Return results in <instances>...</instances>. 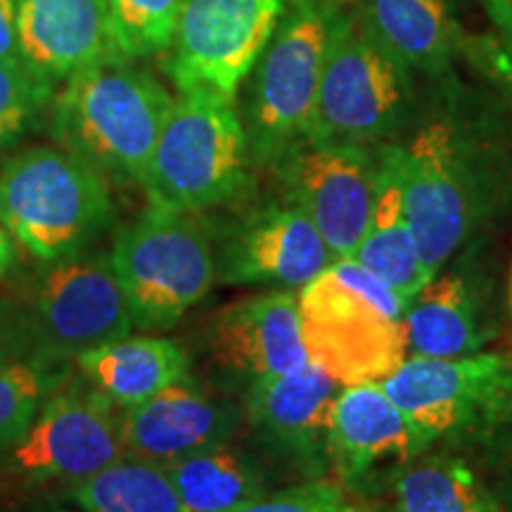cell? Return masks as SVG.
Returning <instances> with one entry per match:
<instances>
[{
    "mask_svg": "<svg viewBox=\"0 0 512 512\" xmlns=\"http://www.w3.org/2000/svg\"><path fill=\"white\" fill-rule=\"evenodd\" d=\"M332 12L318 0H287L271 41L252 67L245 131L259 164H273L311 136Z\"/></svg>",
    "mask_w": 512,
    "mask_h": 512,
    "instance_id": "8992f818",
    "label": "cell"
},
{
    "mask_svg": "<svg viewBox=\"0 0 512 512\" xmlns=\"http://www.w3.org/2000/svg\"><path fill=\"white\" fill-rule=\"evenodd\" d=\"M427 448L380 382L342 387L330 422V465L339 484L356 489L368 475L406 463Z\"/></svg>",
    "mask_w": 512,
    "mask_h": 512,
    "instance_id": "ac0fdd59",
    "label": "cell"
},
{
    "mask_svg": "<svg viewBox=\"0 0 512 512\" xmlns=\"http://www.w3.org/2000/svg\"><path fill=\"white\" fill-rule=\"evenodd\" d=\"M83 380L114 406H138L190 375L188 354L166 337H124L76 358Z\"/></svg>",
    "mask_w": 512,
    "mask_h": 512,
    "instance_id": "ffe728a7",
    "label": "cell"
},
{
    "mask_svg": "<svg viewBox=\"0 0 512 512\" xmlns=\"http://www.w3.org/2000/svg\"><path fill=\"white\" fill-rule=\"evenodd\" d=\"M370 512H503L477 472L451 456H415L392 467Z\"/></svg>",
    "mask_w": 512,
    "mask_h": 512,
    "instance_id": "603a6c76",
    "label": "cell"
},
{
    "mask_svg": "<svg viewBox=\"0 0 512 512\" xmlns=\"http://www.w3.org/2000/svg\"><path fill=\"white\" fill-rule=\"evenodd\" d=\"M240 512H370V503L361 491L349 486L330 479H311L275 494H264Z\"/></svg>",
    "mask_w": 512,
    "mask_h": 512,
    "instance_id": "f546056e",
    "label": "cell"
},
{
    "mask_svg": "<svg viewBox=\"0 0 512 512\" xmlns=\"http://www.w3.org/2000/svg\"><path fill=\"white\" fill-rule=\"evenodd\" d=\"M285 200L318 228L337 259H349L366 238L380 176V159L366 145L302 140L275 159Z\"/></svg>",
    "mask_w": 512,
    "mask_h": 512,
    "instance_id": "7c38bea8",
    "label": "cell"
},
{
    "mask_svg": "<svg viewBox=\"0 0 512 512\" xmlns=\"http://www.w3.org/2000/svg\"><path fill=\"white\" fill-rule=\"evenodd\" d=\"M22 60L50 81H67L110 55L105 0H19Z\"/></svg>",
    "mask_w": 512,
    "mask_h": 512,
    "instance_id": "d6986e66",
    "label": "cell"
},
{
    "mask_svg": "<svg viewBox=\"0 0 512 512\" xmlns=\"http://www.w3.org/2000/svg\"><path fill=\"white\" fill-rule=\"evenodd\" d=\"M185 0H105L112 55L124 60L166 53Z\"/></svg>",
    "mask_w": 512,
    "mask_h": 512,
    "instance_id": "83f0119b",
    "label": "cell"
},
{
    "mask_svg": "<svg viewBox=\"0 0 512 512\" xmlns=\"http://www.w3.org/2000/svg\"><path fill=\"white\" fill-rule=\"evenodd\" d=\"M19 0H0V60H19Z\"/></svg>",
    "mask_w": 512,
    "mask_h": 512,
    "instance_id": "4dcf8cb0",
    "label": "cell"
},
{
    "mask_svg": "<svg viewBox=\"0 0 512 512\" xmlns=\"http://www.w3.org/2000/svg\"><path fill=\"white\" fill-rule=\"evenodd\" d=\"M216 280L302 290L335 261L313 221L292 202L268 204L214 233Z\"/></svg>",
    "mask_w": 512,
    "mask_h": 512,
    "instance_id": "9a60e30c",
    "label": "cell"
},
{
    "mask_svg": "<svg viewBox=\"0 0 512 512\" xmlns=\"http://www.w3.org/2000/svg\"><path fill=\"white\" fill-rule=\"evenodd\" d=\"M121 408L93 384L67 380L43 403L27 432L0 453L5 470L31 484L83 482L124 456Z\"/></svg>",
    "mask_w": 512,
    "mask_h": 512,
    "instance_id": "8fae6325",
    "label": "cell"
},
{
    "mask_svg": "<svg viewBox=\"0 0 512 512\" xmlns=\"http://www.w3.org/2000/svg\"><path fill=\"white\" fill-rule=\"evenodd\" d=\"M498 24L512 29V0H486Z\"/></svg>",
    "mask_w": 512,
    "mask_h": 512,
    "instance_id": "d6a6232c",
    "label": "cell"
},
{
    "mask_svg": "<svg viewBox=\"0 0 512 512\" xmlns=\"http://www.w3.org/2000/svg\"><path fill=\"white\" fill-rule=\"evenodd\" d=\"M24 354L72 363L136 330L110 254L81 252L48 261L22 309Z\"/></svg>",
    "mask_w": 512,
    "mask_h": 512,
    "instance_id": "52a82bcc",
    "label": "cell"
},
{
    "mask_svg": "<svg viewBox=\"0 0 512 512\" xmlns=\"http://www.w3.org/2000/svg\"><path fill=\"white\" fill-rule=\"evenodd\" d=\"M185 512H240L266 494V477L238 448L219 444L164 465Z\"/></svg>",
    "mask_w": 512,
    "mask_h": 512,
    "instance_id": "d4e9b609",
    "label": "cell"
},
{
    "mask_svg": "<svg viewBox=\"0 0 512 512\" xmlns=\"http://www.w3.org/2000/svg\"><path fill=\"white\" fill-rule=\"evenodd\" d=\"M287 0H185L166 60L178 91L211 88L235 100L271 41Z\"/></svg>",
    "mask_w": 512,
    "mask_h": 512,
    "instance_id": "4fadbf2b",
    "label": "cell"
},
{
    "mask_svg": "<svg viewBox=\"0 0 512 512\" xmlns=\"http://www.w3.org/2000/svg\"><path fill=\"white\" fill-rule=\"evenodd\" d=\"M112 214L107 176L64 147H29L0 166V221L46 264L86 252Z\"/></svg>",
    "mask_w": 512,
    "mask_h": 512,
    "instance_id": "3957f363",
    "label": "cell"
},
{
    "mask_svg": "<svg viewBox=\"0 0 512 512\" xmlns=\"http://www.w3.org/2000/svg\"><path fill=\"white\" fill-rule=\"evenodd\" d=\"M15 264V247H12V238L8 228L0 221V275H5Z\"/></svg>",
    "mask_w": 512,
    "mask_h": 512,
    "instance_id": "1f68e13d",
    "label": "cell"
},
{
    "mask_svg": "<svg viewBox=\"0 0 512 512\" xmlns=\"http://www.w3.org/2000/svg\"><path fill=\"white\" fill-rule=\"evenodd\" d=\"M136 62L110 53L69 76L53 102V138L100 174L140 185L174 98Z\"/></svg>",
    "mask_w": 512,
    "mask_h": 512,
    "instance_id": "6da1fadb",
    "label": "cell"
},
{
    "mask_svg": "<svg viewBox=\"0 0 512 512\" xmlns=\"http://www.w3.org/2000/svg\"><path fill=\"white\" fill-rule=\"evenodd\" d=\"M207 349L211 361L245 389L304 368L309 351L297 294L273 290L223 306L209 325Z\"/></svg>",
    "mask_w": 512,
    "mask_h": 512,
    "instance_id": "e0dca14e",
    "label": "cell"
},
{
    "mask_svg": "<svg viewBox=\"0 0 512 512\" xmlns=\"http://www.w3.org/2000/svg\"><path fill=\"white\" fill-rule=\"evenodd\" d=\"M510 311H512V283H510Z\"/></svg>",
    "mask_w": 512,
    "mask_h": 512,
    "instance_id": "e575fe53",
    "label": "cell"
},
{
    "mask_svg": "<svg viewBox=\"0 0 512 512\" xmlns=\"http://www.w3.org/2000/svg\"><path fill=\"white\" fill-rule=\"evenodd\" d=\"M309 361L344 387L384 382L408 358V302L354 256L297 294Z\"/></svg>",
    "mask_w": 512,
    "mask_h": 512,
    "instance_id": "7a4b0ae2",
    "label": "cell"
},
{
    "mask_svg": "<svg viewBox=\"0 0 512 512\" xmlns=\"http://www.w3.org/2000/svg\"><path fill=\"white\" fill-rule=\"evenodd\" d=\"M411 420L422 446L439 439L479 437L512 422V356H411L380 382Z\"/></svg>",
    "mask_w": 512,
    "mask_h": 512,
    "instance_id": "ba28073f",
    "label": "cell"
},
{
    "mask_svg": "<svg viewBox=\"0 0 512 512\" xmlns=\"http://www.w3.org/2000/svg\"><path fill=\"white\" fill-rule=\"evenodd\" d=\"M249 159L235 100L204 86L188 88L174 98L140 185L155 207L200 214L240 195Z\"/></svg>",
    "mask_w": 512,
    "mask_h": 512,
    "instance_id": "277c9868",
    "label": "cell"
},
{
    "mask_svg": "<svg viewBox=\"0 0 512 512\" xmlns=\"http://www.w3.org/2000/svg\"><path fill=\"white\" fill-rule=\"evenodd\" d=\"M408 226L427 273L437 275L477 221L475 176L456 128L434 121L394 147Z\"/></svg>",
    "mask_w": 512,
    "mask_h": 512,
    "instance_id": "30bf717a",
    "label": "cell"
},
{
    "mask_svg": "<svg viewBox=\"0 0 512 512\" xmlns=\"http://www.w3.org/2000/svg\"><path fill=\"white\" fill-rule=\"evenodd\" d=\"M242 420V406L185 375L152 399L121 411L119 434L124 453L171 465L204 448L228 444Z\"/></svg>",
    "mask_w": 512,
    "mask_h": 512,
    "instance_id": "2e32d148",
    "label": "cell"
},
{
    "mask_svg": "<svg viewBox=\"0 0 512 512\" xmlns=\"http://www.w3.org/2000/svg\"><path fill=\"white\" fill-rule=\"evenodd\" d=\"M363 27L403 67L439 72L451 57L446 0H363Z\"/></svg>",
    "mask_w": 512,
    "mask_h": 512,
    "instance_id": "cb8c5ba5",
    "label": "cell"
},
{
    "mask_svg": "<svg viewBox=\"0 0 512 512\" xmlns=\"http://www.w3.org/2000/svg\"><path fill=\"white\" fill-rule=\"evenodd\" d=\"M403 69L363 22L332 15L316 117L306 140L368 145L387 136L406 105Z\"/></svg>",
    "mask_w": 512,
    "mask_h": 512,
    "instance_id": "9c48e42d",
    "label": "cell"
},
{
    "mask_svg": "<svg viewBox=\"0 0 512 512\" xmlns=\"http://www.w3.org/2000/svg\"><path fill=\"white\" fill-rule=\"evenodd\" d=\"M69 380V363L0 349V453L27 432L43 403Z\"/></svg>",
    "mask_w": 512,
    "mask_h": 512,
    "instance_id": "4316f807",
    "label": "cell"
},
{
    "mask_svg": "<svg viewBox=\"0 0 512 512\" xmlns=\"http://www.w3.org/2000/svg\"><path fill=\"white\" fill-rule=\"evenodd\" d=\"M344 384L316 363L249 384L242 415L259 444L311 479L330 475V422Z\"/></svg>",
    "mask_w": 512,
    "mask_h": 512,
    "instance_id": "5bb4252c",
    "label": "cell"
},
{
    "mask_svg": "<svg viewBox=\"0 0 512 512\" xmlns=\"http://www.w3.org/2000/svg\"><path fill=\"white\" fill-rule=\"evenodd\" d=\"M408 354L422 358L472 356L496 335L475 292L456 273L434 275L406 311Z\"/></svg>",
    "mask_w": 512,
    "mask_h": 512,
    "instance_id": "44dd1931",
    "label": "cell"
},
{
    "mask_svg": "<svg viewBox=\"0 0 512 512\" xmlns=\"http://www.w3.org/2000/svg\"><path fill=\"white\" fill-rule=\"evenodd\" d=\"M110 261L136 330H166L214 285V233L197 214L150 204L119 230Z\"/></svg>",
    "mask_w": 512,
    "mask_h": 512,
    "instance_id": "5b68a950",
    "label": "cell"
},
{
    "mask_svg": "<svg viewBox=\"0 0 512 512\" xmlns=\"http://www.w3.org/2000/svg\"><path fill=\"white\" fill-rule=\"evenodd\" d=\"M64 501L74 512H185L166 467L131 453L64 489Z\"/></svg>",
    "mask_w": 512,
    "mask_h": 512,
    "instance_id": "484cf974",
    "label": "cell"
},
{
    "mask_svg": "<svg viewBox=\"0 0 512 512\" xmlns=\"http://www.w3.org/2000/svg\"><path fill=\"white\" fill-rule=\"evenodd\" d=\"M354 259L384 280L394 292H399L408 304L432 280L422 264L403 209L394 147H384L380 155L373 214H370L366 238L358 245Z\"/></svg>",
    "mask_w": 512,
    "mask_h": 512,
    "instance_id": "7402d4cb",
    "label": "cell"
},
{
    "mask_svg": "<svg viewBox=\"0 0 512 512\" xmlns=\"http://www.w3.org/2000/svg\"><path fill=\"white\" fill-rule=\"evenodd\" d=\"M55 81L27 62L0 60V147L27 133L53 100Z\"/></svg>",
    "mask_w": 512,
    "mask_h": 512,
    "instance_id": "f1b7e54d",
    "label": "cell"
},
{
    "mask_svg": "<svg viewBox=\"0 0 512 512\" xmlns=\"http://www.w3.org/2000/svg\"><path fill=\"white\" fill-rule=\"evenodd\" d=\"M501 69H503V74L508 76L510 83H512V53L501 57Z\"/></svg>",
    "mask_w": 512,
    "mask_h": 512,
    "instance_id": "836d02e7",
    "label": "cell"
}]
</instances>
